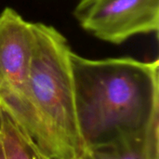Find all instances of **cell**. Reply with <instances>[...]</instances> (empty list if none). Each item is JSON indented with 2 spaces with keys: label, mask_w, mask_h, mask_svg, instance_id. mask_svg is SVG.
I'll return each mask as SVG.
<instances>
[{
  "label": "cell",
  "mask_w": 159,
  "mask_h": 159,
  "mask_svg": "<svg viewBox=\"0 0 159 159\" xmlns=\"http://www.w3.org/2000/svg\"><path fill=\"white\" fill-rule=\"evenodd\" d=\"M77 119L90 148L145 130L158 117L159 61L70 56Z\"/></svg>",
  "instance_id": "obj_1"
},
{
  "label": "cell",
  "mask_w": 159,
  "mask_h": 159,
  "mask_svg": "<svg viewBox=\"0 0 159 159\" xmlns=\"http://www.w3.org/2000/svg\"><path fill=\"white\" fill-rule=\"evenodd\" d=\"M30 90L34 106L64 159H80L85 151L75 98L71 48L52 26L33 23Z\"/></svg>",
  "instance_id": "obj_2"
},
{
  "label": "cell",
  "mask_w": 159,
  "mask_h": 159,
  "mask_svg": "<svg viewBox=\"0 0 159 159\" xmlns=\"http://www.w3.org/2000/svg\"><path fill=\"white\" fill-rule=\"evenodd\" d=\"M33 45V22L6 7L0 13V107L46 158L64 159L31 95Z\"/></svg>",
  "instance_id": "obj_3"
},
{
  "label": "cell",
  "mask_w": 159,
  "mask_h": 159,
  "mask_svg": "<svg viewBox=\"0 0 159 159\" xmlns=\"http://www.w3.org/2000/svg\"><path fill=\"white\" fill-rule=\"evenodd\" d=\"M74 14L86 31L116 45L158 32L159 0H81Z\"/></svg>",
  "instance_id": "obj_4"
},
{
  "label": "cell",
  "mask_w": 159,
  "mask_h": 159,
  "mask_svg": "<svg viewBox=\"0 0 159 159\" xmlns=\"http://www.w3.org/2000/svg\"><path fill=\"white\" fill-rule=\"evenodd\" d=\"M80 159H158V117L143 131L86 148Z\"/></svg>",
  "instance_id": "obj_5"
},
{
  "label": "cell",
  "mask_w": 159,
  "mask_h": 159,
  "mask_svg": "<svg viewBox=\"0 0 159 159\" xmlns=\"http://www.w3.org/2000/svg\"><path fill=\"white\" fill-rule=\"evenodd\" d=\"M0 142L5 159H47L4 112Z\"/></svg>",
  "instance_id": "obj_6"
},
{
  "label": "cell",
  "mask_w": 159,
  "mask_h": 159,
  "mask_svg": "<svg viewBox=\"0 0 159 159\" xmlns=\"http://www.w3.org/2000/svg\"><path fill=\"white\" fill-rule=\"evenodd\" d=\"M0 159H5V156H4V152H3V148H2L1 142H0Z\"/></svg>",
  "instance_id": "obj_7"
},
{
  "label": "cell",
  "mask_w": 159,
  "mask_h": 159,
  "mask_svg": "<svg viewBox=\"0 0 159 159\" xmlns=\"http://www.w3.org/2000/svg\"><path fill=\"white\" fill-rule=\"evenodd\" d=\"M2 117H3V110L0 107V131H1V126H2Z\"/></svg>",
  "instance_id": "obj_8"
}]
</instances>
